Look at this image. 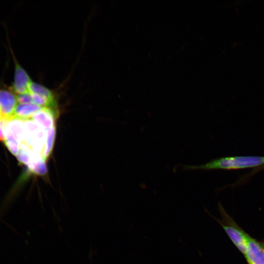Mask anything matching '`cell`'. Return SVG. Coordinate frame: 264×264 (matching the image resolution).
Instances as JSON below:
<instances>
[{
	"instance_id": "9",
	"label": "cell",
	"mask_w": 264,
	"mask_h": 264,
	"mask_svg": "<svg viewBox=\"0 0 264 264\" xmlns=\"http://www.w3.org/2000/svg\"><path fill=\"white\" fill-rule=\"evenodd\" d=\"M29 91L31 93L38 94L46 98L56 109V103L54 95L50 89L41 84L32 82L29 85Z\"/></svg>"
},
{
	"instance_id": "13",
	"label": "cell",
	"mask_w": 264,
	"mask_h": 264,
	"mask_svg": "<svg viewBox=\"0 0 264 264\" xmlns=\"http://www.w3.org/2000/svg\"><path fill=\"white\" fill-rule=\"evenodd\" d=\"M4 143L9 151L13 155H16L19 149L20 142L12 137L6 136L5 137Z\"/></svg>"
},
{
	"instance_id": "4",
	"label": "cell",
	"mask_w": 264,
	"mask_h": 264,
	"mask_svg": "<svg viewBox=\"0 0 264 264\" xmlns=\"http://www.w3.org/2000/svg\"><path fill=\"white\" fill-rule=\"evenodd\" d=\"M17 103V96L12 92L0 89V118L6 120L12 119Z\"/></svg>"
},
{
	"instance_id": "15",
	"label": "cell",
	"mask_w": 264,
	"mask_h": 264,
	"mask_svg": "<svg viewBox=\"0 0 264 264\" xmlns=\"http://www.w3.org/2000/svg\"><path fill=\"white\" fill-rule=\"evenodd\" d=\"M7 120L0 118V141L4 142L5 136L4 133V127Z\"/></svg>"
},
{
	"instance_id": "8",
	"label": "cell",
	"mask_w": 264,
	"mask_h": 264,
	"mask_svg": "<svg viewBox=\"0 0 264 264\" xmlns=\"http://www.w3.org/2000/svg\"><path fill=\"white\" fill-rule=\"evenodd\" d=\"M43 107L34 104H18L14 112L12 118L25 120L31 119L33 115Z\"/></svg>"
},
{
	"instance_id": "5",
	"label": "cell",
	"mask_w": 264,
	"mask_h": 264,
	"mask_svg": "<svg viewBox=\"0 0 264 264\" xmlns=\"http://www.w3.org/2000/svg\"><path fill=\"white\" fill-rule=\"evenodd\" d=\"M15 72L13 85V90L18 94L29 92V85L31 80L25 70L21 66L14 58Z\"/></svg>"
},
{
	"instance_id": "10",
	"label": "cell",
	"mask_w": 264,
	"mask_h": 264,
	"mask_svg": "<svg viewBox=\"0 0 264 264\" xmlns=\"http://www.w3.org/2000/svg\"><path fill=\"white\" fill-rule=\"evenodd\" d=\"M56 132L55 126L46 131L45 143L43 157L45 160L52 152Z\"/></svg>"
},
{
	"instance_id": "2",
	"label": "cell",
	"mask_w": 264,
	"mask_h": 264,
	"mask_svg": "<svg viewBox=\"0 0 264 264\" xmlns=\"http://www.w3.org/2000/svg\"><path fill=\"white\" fill-rule=\"evenodd\" d=\"M218 207L222 220L213 218L221 225L235 246L244 254L250 236L229 217L220 203H219Z\"/></svg>"
},
{
	"instance_id": "11",
	"label": "cell",
	"mask_w": 264,
	"mask_h": 264,
	"mask_svg": "<svg viewBox=\"0 0 264 264\" xmlns=\"http://www.w3.org/2000/svg\"><path fill=\"white\" fill-rule=\"evenodd\" d=\"M45 159L42 157L31 162L28 165V170L36 174L39 175H44L47 172V168L45 163Z\"/></svg>"
},
{
	"instance_id": "6",
	"label": "cell",
	"mask_w": 264,
	"mask_h": 264,
	"mask_svg": "<svg viewBox=\"0 0 264 264\" xmlns=\"http://www.w3.org/2000/svg\"><path fill=\"white\" fill-rule=\"evenodd\" d=\"M5 137L11 136L20 143L26 140V135L23 125V120L16 118L8 120L4 127Z\"/></svg>"
},
{
	"instance_id": "16",
	"label": "cell",
	"mask_w": 264,
	"mask_h": 264,
	"mask_svg": "<svg viewBox=\"0 0 264 264\" xmlns=\"http://www.w3.org/2000/svg\"><path fill=\"white\" fill-rule=\"evenodd\" d=\"M264 169V165L262 166H261L260 167H258L256 169H255V171L256 172L259 171H260V170H262L263 169Z\"/></svg>"
},
{
	"instance_id": "1",
	"label": "cell",
	"mask_w": 264,
	"mask_h": 264,
	"mask_svg": "<svg viewBox=\"0 0 264 264\" xmlns=\"http://www.w3.org/2000/svg\"><path fill=\"white\" fill-rule=\"evenodd\" d=\"M264 165L263 156H234L223 157L200 165H185L184 169L195 170H239Z\"/></svg>"
},
{
	"instance_id": "17",
	"label": "cell",
	"mask_w": 264,
	"mask_h": 264,
	"mask_svg": "<svg viewBox=\"0 0 264 264\" xmlns=\"http://www.w3.org/2000/svg\"></svg>"
},
{
	"instance_id": "7",
	"label": "cell",
	"mask_w": 264,
	"mask_h": 264,
	"mask_svg": "<svg viewBox=\"0 0 264 264\" xmlns=\"http://www.w3.org/2000/svg\"><path fill=\"white\" fill-rule=\"evenodd\" d=\"M56 110L47 107H43L35 113L31 118L45 131L55 126V118L56 117Z\"/></svg>"
},
{
	"instance_id": "12",
	"label": "cell",
	"mask_w": 264,
	"mask_h": 264,
	"mask_svg": "<svg viewBox=\"0 0 264 264\" xmlns=\"http://www.w3.org/2000/svg\"><path fill=\"white\" fill-rule=\"evenodd\" d=\"M35 153L31 150H23L19 148L16 157L19 162L27 166L31 162L32 156Z\"/></svg>"
},
{
	"instance_id": "14",
	"label": "cell",
	"mask_w": 264,
	"mask_h": 264,
	"mask_svg": "<svg viewBox=\"0 0 264 264\" xmlns=\"http://www.w3.org/2000/svg\"><path fill=\"white\" fill-rule=\"evenodd\" d=\"M17 99L20 104H33L32 96L30 92L18 94Z\"/></svg>"
},
{
	"instance_id": "3",
	"label": "cell",
	"mask_w": 264,
	"mask_h": 264,
	"mask_svg": "<svg viewBox=\"0 0 264 264\" xmlns=\"http://www.w3.org/2000/svg\"><path fill=\"white\" fill-rule=\"evenodd\" d=\"M244 255L248 264H264V242L250 237Z\"/></svg>"
}]
</instances>
